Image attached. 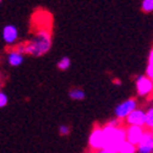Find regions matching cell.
<instances>
[{"label":"cell","mask_w":153,"mask_h":153,"mask_svg":"<svg viewBox=\"0 0 153 153\" xmlns=\"http://www.w3.org/2000/svg\"><path fill=\"white\" fill-rule=\"evenodd\" d=\"M52 48V33L47 28L37 30L30 39L23 43L25 54L31 56H42Z\"/></svg>","instance_id":"obj_1"},{"label":"cell","mask_w":153,"mask_h":153,"mask_svg":"<svg viewBox=\"0 0 153 153\" xmlns=\"http://www.w3.org/2000/svg\"><path fill=\"white\" fill-rule=\"evenodd\" d=\"M103 132L105 138V146L104 148L115 151L118 147L126 141V127L125 126H111L109 124L103 125Z\"/></svg>","instance_id":"obj_2"},{"label":"cell","mask_w":153,"mask_h":153,"mask_svg":"<svg viewBox=\"0 0 153 153\" xmlns=\"http://www.w3.org/2000/svg\"><path fill=\"white\" fill-rule=\"evenodd\" d=\"M135 86H136V93L138 97L147 98L153 94V81L145 75H140L135 80Z\"/></svg>","instance_id":"obj_3"},{"label":"cell","mask_w":153,"mask_h":153,"mask_svg":"<svg viewBox=\"0 0 153 153\" xmlns=\"http://www.w3.org/2000/svg\"><path fill=\"white\" fill-rule=\"evenodd\" d=\"M136 108H138V102L136 98H127L119 103L115 108H114V117H117L121 120H125L127 115L134 111Z\"/></svg>","instance_id":"obj_4"},{"label":"cell","mask_w":153,"mask_h":153,"mask_svg":"<svg viewBox=\"0 0 153 153\" xmlns=\"http://www.w3.org/2000/svg\"><path fill=\"white\" fill-rule=\"evenodd\" d=\"M88 146L94 152L104 148L105 138H104V132H103V126L97 125L93 127V130L90 134V137H88Z\"/></svg>","instance_id":"obj_5"},{"label":"cell","mask_w":153,"mask_h":153,"mask_svg":"<svg viewBox=\"0 0 153 153\" xmlns=\"http://www.w3.org/2000/svg\"><path fill=\"white\" fill-rule=\"evenodd\" d=\"M1 37H3V41L6 45H9V47L15 45L19 42V37H20L19 28L15 26V25L7 23L3 27Z\"/></svg>","instance_id":"obj_6"},{"label":"cell","mask_w":153,"mask_h":153,"mask_svg":"<svg viewBox=\"0 0 153 153\" xmlns=\"http://www.w3.org/2000/svg\"><path fill=\"white\" fill-rule=\"evenodd\" d=\"M145 132H146V126L127 125L126 126V140L137 146L140 141L143 138Z\"/></svg>","instance_id":"obj_7"},{"label":"cell","mask_w":153,"mask_h":153,"mask_svg":"<svg viewBox=\"0 0 153 153\" xmlns=\"http://www.w3.org/2000/svg\"><path fill=\"white\" fill-rule=\"evenodd\" d=\"M147 121V113L143 108H136L134 111H131L127 118L124 120L126 125H138V126H146Z\"/></svg>","instance_id":"obj_8"},{"label":"cell","mask_w":153,"mask_h":153,"mask_svg":"<svg viewBox=\"0 0 153 153\" xmlns=\"http://www.w3.org/2000/svg\"><path fill=\"white\" fill-rule=\"evenodd\" d=\"M153 152V132L146 129L143 138L137 145V153H152Z\"/></svg>","instance_id":"obj_9"},{"label":"cell","mask_w":153,"mask_h":153,"mask_svg":"<svg viewBox=\"0 0 153 153\" xmlns=\"http://www.w3.org/2000/svg\"><path fill=\"white\" fill-rule=\"evenodd\" d=\"M23 60H25V53L20 52L16 48L10 49L6 53V62H7V65H10L12 68H17V66L22 65Z\"/></svg>","instance_id":"obj_10"},{"label":"cell","mask_w":153,"mask_h":153,"mask_svg":"<svg viewBox=\"0 0 153 153\" xmlns=\"http://www.w3.org/2000/svg\"><path fill=\"white\" fill-rule=\"evenodd\" d=\"M118 153H137V146L129 142L126 140V141H124L117 149Z\"/></svg>","instance_id":"obj_11"},{"label":"cell","mask_w":153,"mask_h":153,"mask_svg":"<svg viewBox=\"0 0 153 153\" xmlns=\"http://www.w3.org/2000/svg\"><path fill=\"white\" fill-rule=\"evenodd\" d=\"M69 97L72 99V100H83L86 98V93L82 88H79V87H75V88H71L70 92H69Z\"/></svg>","instance_id":"obj_12"},{"label":"cell","mask_w":153,"mask_h":153,"mask_svg":"<svg viewBox=\"0 0 153 153\" xmlns=\"http://www.w3.org/2000/svg\"><path fill=\"white\" fill-rule=\"evenodd\" d=\"M70 66H71V60H70L69 56H62V58L58 61V69H59V70L65 71V70H68Z\"/></svg>","instance_id":"obj_13"},{"label":"cell","mask_w":153,"mask_h":153,"mask_svg":"<svg viewBox=\"0 0 153 153\" xmlns=\"http://www.w3.org/2000/svg\"><path fill=\"white\" fill-rule=\"evenodd\" d=\"M141 10L145 14H151V12H153V0H142Z\"/></svg>","instance_id":"obj_14"},{"label":"cell","mask_w":153,"mask_h":153,"mask_svg":"<svg viewBox=\"0 0 153 153\" xmlns=\"http://www.w3.org/2000/svg\"><path fill=\"white\" fill-rule=\"evenodd\" d=\"M147 113V121H146V127L147 129H152L153 127V103L151 107H148L146 109Z\"/></svg>","instance_id":"obj_15"},{"label":"cell","mask_w":153,"mask_h":153,"mask_svg":"<svg viewBox=\"0 0 153 153\" xmlns=\"http://www.w3.org/2000/svg\"><path fill=\"white\" fill-rule=\"evenodd\" d=\"M7 103H9V97L4 91H1L0 92V107L5 108L7 105Z\"/></svg>","instance_id":"obj_16"},{"label":"cell","mask_w":153,"mask_h":153,"mask_svg":"<svg viewBox=\"0 0 153 153\" xmlns=\"http://www.w3.org/2000/svg\"><path fill=\"white\" fill-rule=\"evenodd\" d=\"M59 134L62 136H68L70 134V126L69 125H60L59 126Z\"/></svg>","instance_id":"obj_17"},{"label":"cell","mask_w":153,"mask_h":153,"mask_svg":"<svg viewBox=\"0 0 153 153\" xmlns=\"http://www.w3.org/2000/svg\"><path fill=\"white\" fill-rule=\"evenodd\" d=\"M146 75L153 81V64H147V68H146Z\"/></svg>","instance_id":"obj_18"},{"label":"cell","mask_w":153,"mask_h":153,"mask_svg":"<svg viewBox=\"0 0 153 153\" xmlns=\"http://www.w3.org/2000/svg\"><path fill=\"white\" fill-rule=\"evenodd\" d=\"M96 153H118V152H115V151H110V149H107V148H102V149L97 151Z\"/></svg>","instance_id":"obj_19"},{"label":"cell","mask_w":153,"mask_h":153,"mask_svg":"<svg viewBox=\"0 0 153 153\" xmlns=\"http://www.w3.org/2000/svg\"><path fill=\"white\" fill-rule=\"evenodd\" d=\"M148 64H153V48L149 50V54H148Z\"/></svg>","instance_id":"obj_20"},{"label":"cell","mask_w":153,"mask_h":153,"mask_svg":"<svg viewBox=\"0 0 153 153\" xmlns=\"http://www.w3.org/2000/svg\"><path fill=\"white\" fill-rule=\"evenodd\" d=\"M113 83H114V85H117V86H120V85H121V81L118 80V79H114V80H113Z\"/></svg>","instance_id":"obj_21"},{"label":"cell","mask_w":153,"mask_h":153,"mask_svg":"<svg viewBox=\"0 0 153 153\" xmlns=\"http://www.w3.org/2000/svg\"><path fill=\"white\" fill-rule=\"evenodd\" d=\"M149 130H152V132H153V127H152V129H149Z\"/></svg>","instance_id":"obj_22"},{"label":"cell","mask_w":153,"mask_h":153,"mask_svg":"<svg viewBox=\"0 0 153 153\" xmlns=\"http://www.w3.org/2000/svg\"><path fill=\"white\" fill-rule=\"evenodd\" d=\"M152 153H153V152H152Z\"/></svg>","instance_id":"obj_23"}]
</instances>
